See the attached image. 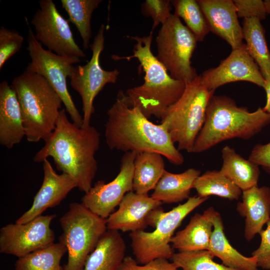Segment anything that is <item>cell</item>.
<instances>
[{
	"label": "cell",
	"instance_id": "ac0fdd59",
	"mask_svg": "<svg viewBox=\"0 0 270 270\" xmlns=\"http://www.w3.org/2000/svg\"><path fill=\"white\" fill-rule=\"evenodd\" d=\"M210 32L231 46L232 50L243 43L242 26L238 20L236 7L232 0H197Z\"/></svg>",
	"mask_w": 270,
	"mask_h": 270
},
{
	"label": "cell",
	"instance_id": "1f68e13d",
	"mask_svg": "<svg viewBox=\"0 0 270 270\" xmlns=\"http://www.w3.org/2000/svg\"><path fill=\"white\" fill-rule=\"evenodd\" d=\"M214 256L208 250L178 252L171 260L182 270H242L227 266L213 260Z\"/></svg>",
	"mask_w": 270,
	"mask_h": 270
},
{
	"label": "cell",
	"instance_id": "ba28073f",
	"mask_svg": "<svg viewBox=\"0 0 270 270\" xmlns=\"http://www.w3.org/2000/svg\"><path fill=\"white\" fill-rule=\"evenodd\" d=\"M208 198L198 196L190 197L184 204L164 212L154 230L130 232L131 247L138 263L144 264L158 258L171 259L174 252L170 244L176 229L190 212Z\"/></svg>",
	"mask_w": 270,
	"mask_h": 270
},
{
	"label": "cell",
	"instance_id": "d6986e66",
	"mask_svg": "<svg viewBox=\"0 0 270 270\" xmlns=\"http://www.w3.org/2000/svg\"><path fill=\"white\" fill-rule=\"evenodd\" d=\"M20 106L16 94L6 80L0 84V144L8 149L25 136Z\"/></svg>",
	"mask_w": 270,
	"mask_h": 270
},
{
	"label": "cell",
	"instance_id": "603a6c76",
	"mask_svg": "<svg viewBox=\"0 0 270 270\" xmlns=\"http://www.w3.org/2000/svg\"><path fill=\"white\" fill-rule=\"evenodd\" d=\"M200 174V170L194 168H190L180 174L165 170L150 196L162 204H168L188 200Z\"/></svg>",
	"mask_w": 270,
	"mask_h": 270
},
{
	"label": "cell",
	"instance_id": "ffe728a7",
	"mask_svg": "<svg viewBox=\"0 0 270 270\" xmlns=\"http://www.w3.org/2000/svg\"><path fill=\"white\" fill-rule=\"evenodd\" d=\"M242 196L236 210L245 218L244 236L250 241L270 220V188L255 186L242 191Z\"/></svg>",
	"mask_w": 270,
	"mask_h": 270
},
{
	"label": "cell",
	"instance_id": "e575fe53",
	"mask_svg": "<svg viewBox=\"0 0 270 270\" xmlns=\"http://www.w3.org/2000/svg\"><path fill=\"white\" fill-rule=\"evenodd\" d=\"M118 270H178V268L166 258H156L140 265L136 259L128 256H125Z\"/></svg>",
	"mask_w": 270,
	"mask_h": 270
},
{
	"label": "cell",
	"instance_id": "4316f807",
	"mask_svg": "<svg viewBox=\"0 0 270 270\" xmlns=\"http://www.w3.org/2000/svg\"><path fill=\"white\" fill-rule=\"evenodd\" d=\"M242 30L247 51L258 64L264 79H270V51L260 20L256 18L244 19Z\"/></svg>",
	"mask_w": 270,
	"mask_h": 270
},
{
	"label": "cell",
	"instance_id": "5bb4252c",
	"mask_svg": "<svg viewBox=\"0 0 270 270\" xmlns=\"http://www.w3.org/2000/svg\"><path fill=\"white\" fill-rule=\"evenodd\" d=\"M136 152H125L120 172L111 182H96L82 198V204L92 212L106 219L128 192L133 191L134 162Z\"/></svg>",
	"mask_w": 270,
	"mask_h": 270
},
{
	"label": "cell",
	"instance_id": "d4e9b609",
	"mask_svg": "<svg viewBox=\"0 0 270 270\" xmlns=\"http://www.w3.org/2000/svg\"><path fill=\"white\" fill-rule=\"evenodd\" d=\"M222 164L220 170L242 192L258 186L259 166L242 157L229 146L222 150Z\"/></svg>",
	"mask_w": 270,
	"mask_h": 270
},
{
	"label": "cell",
	"instance_id": "836d02e7",
	"mask_svg": "<svg viewBox=\"0 0 270 270\" xmlns=\"http://www.w3.org/2000/svg\"><path fill=\"white\" fill-rule=\"evenodd\" d=\"M172 4L170 0H146L141 4V12L153 21L152 31L160 24H164L172 14Z\"/></svg>",
	"mask_w": 270,
	"mask_h": 270
},
{
	"label": "cell",
	"instance_id": "cb8c5ba5",
	"mask_svg": "<svg viewBox=\"0 0 270 270\" xmlns=\"http://www.w3.org/2000/svg\"><path fill=\"white\" fill-rule=\"evenodd\" d=\"M212 220L214 225L208 250L220 258L224 265L242 270H258L254 257H246L232 246L226 236L220 214L214 210Z\"/></svg>",
	"mask_w": 270,
	"mask_h": 270
},
{
	"label": "cell",
	"instance_id": "60d3db41",
	"mask_svg": "<svg viewBox=\"0 0 270 270\" xmlns=\"http://www.w3.org/2000/svg\"><path fill=\"white\" fill-rule=\"evenodd\" d=\"M56 270H64L63 267L60 266L58 267V268Z\"/></svg>",
	"mask_w": 270,
	"mask_h": 270
},
{
	"label": "cell",
	"instance_id": "83f0119b",
	"mask_svg": "<svg viewBox=\"0 0 270 270\" xmlns=\"http://www.w3.org/2000/svg\"><path fill=\"white\" fill-rule=\"evenodd\" d=\"M201 198L216 196L229 200H237L242 194V190L236 186L220 170H208L200 174L194 186Z\"/></svg>",
	"mask_w": 270,
	"mask_h": 270
},
{
	"label": "cell",
	"instance_id": "3957f363",
	"mask_svg": "<svg viewBox=\"0 0 270 270\" xmlns=\"http://www.w3.org/2000/svg\"><path fill=\"white\" fill-rule=\"evenodd\" d=\"M153 32L144 36H128L135 40L133 54L127 56L114 55V60H138L144 72V82L140 86L120 90L117 97L129 107L138 108L148 118L154 116L161 119L168 108L183 94L186 83L172 78L151 50Z\"/></svg>",
	"mask_w": 270,
	"mask_h": 270
},
{
	"label": "cell",
	"instance_id": "f546056e",
	"mask_svg": "<svg viewBox=\"0 0 270 270\" xmlns=\"http://www.w3.org/2000/svg\"><path fill=\"white\" fill-rule=\"evenodd\" d=\"M67 252L60 242L52 243L43 248L18 258L16 270H56L61 259Z\"/></svg>",
	"mask_w": 270,
	"mask_h": 270
},
{
	"label": "cell",
	"instance_id": "9c48e42d",
	"mask_svg": "<svg viewBox=\"0 0 270 270\" xmlns=\"http://www.w3.org/2000/svg\"><path fill=\"white\" fill-rule=\"evenodd\" d=\"M156 41V57L172 78L186 84L198 76L191 62L198 41L180 18L172 14L162 25Z\"/></svg>",
	"mask_w": 270,
	"mask_h": 270
},
{
	"label": "cell",
	"instance_id": "e0dca14e",
	"mask_svg": "<svg viewBox=\"0 0 270 270\" xmlns=\"http://www.w3.org/2000/svg\"><path fill=\"white\" fill-rule=\"evenodd\" d=\"M42 164V186L34 198L32 206L16 220V224L26 223L42 215L48 208L58 206L72 189L78 188L71 176L65 173L57 174L48 159Z\"/></svg>",
	"mask_w": 270,
	"mask_h": 270
},
{
	"label": "cell",
	"instance_id": "8d00e7d4",
	"mask_svg": "<svg viewBox=\"0 0 270 270\" xmlns=\"http://www.w3.org/2000/svg\"><path fill=\"white\" fill-rule=\"evenodd\" d=\"M266 224V228L258 234L261 238L260 246L252 252V256L256 259L258 268L270 270V220Z\"/></svg>",
	"mask_w": 270,
	"mask_h": 270
},
{
	"label": "cell",
	"instance_id": "52a82bcc",
	"mask_svg": "<svg viewBox=\"0 0 270 270\" xmlns=\"http://www.w3.org/2000/svg\"><path fill=\"white\" fill-rule=\"evenodd\" d=\"M62 233L59 242L66 248L68 259L64 270H83L90 254L108 230L106 219L98 216L82 203L72 202L60 218Z\"/></svg>",
	"mask_w": 270,
	"mask_h": 270
},
{
	"label": "cell",
	"instance_id": "7a4b0ae2",
	"mask_svg": "<svg viewBox=\"0 0 270 270\" xmlns=\"http://www.w3.org/2000/svg\"><path fill=\"white\" fill-rule=\"evenodd\" d=\"M107 115L104 136L111 150L156 152L174 164L184 163L182 154L164 126L152 123L138 108L129 107L117 97Z\"/></svg>",
	"mask_w": 270,
	"mask_h": 270
},
{
	"label": "cell",
	"instance_id": "6da1fadb",
	"mask_svg": "<svg viewBox=\"0 0 270 270\" xmlns=\"http://www.w3.org/2000/svg\"><path fill=\"white\" fill-rule=\"evenodd\" d=\"M100 136L93 126L79 127L70 122L62 108L55 129L44 140V145L36 153L34 161L42 162L52 158L56 169L71 176L79 190L86 193L92 187L98 170L95 155Z\"/></svg>",
	"mask_w": 270,
	"mask_h": 270
},
{
	"label": "cell",
	"instance_id": "d590c367",
	"mask_svg": "<svg viewBox=\"0 0 270 270\" xmlns=\"http://www.w3.org/2000/svg\"><path fill=\"white\" fill-rule=\"evenodd\" d=\"M238 18H256L260 20L266 18V12L264 2L261 0H234Z\"/></svg>",
	"mask_w": 270,
	"mask_h": 270
},
{
	"label": "cell",
	"instance_id": "8992f818",
	"mask_svg": "<svg viewBox=\"0 0 270 270\" xmlns=\"http://www.w3.org/2000/svg\"><path fill=\"white\" fill-rule=\"evenodd\" d=\"M214 92L202 83L198 76L186 84L181 97L164 113L160 124L166 129L180 151L192 152L196 138L204 122L208 104Z\"/></svg>",
	"mask_w": 270,
	"mask_h": 270
},
{
	"label": "cell",
	"instance_id": "d6a6232c",
	"mask_svg": "<svg viewBox=\"0 0 270 270\" xmlns=\"http://www.w3.org/2000/svg\"><path fill=\"white\" fill-rule=\"evenodd\" d=\"M24 38L15 30L4 26L0 28V69L22 46Z\"/></svg>",
	"mask_w": 270,
	"mask_h": 270
},
{
	"label": "cell",
	"instance_id": "277c9868",
	"mask_svg": "<svg viewBox=\"0 0 270 270\" xmlns=\"http://www.w3.org/2000/svg\"><path fill=\"white\" fill-rule=\"evenodd\" d=\"M269 124L270 114L262 108L250 112L229 97L214 94L208 104L204 122L192 152H205L230 139L250 140Z\"/></svg>",
	"mask_w": 270,
	"mask_h": 270
},
{
	"label": "cell",
	"instance_id": "f1b7e54d",
	"mask_svg": "<svg viewBox=\"0 0 270 270\" xmlns=\"http://www.w3.org/2000/svg\"><path fill=\"white\" fill-rule=\"evenodd\" d=\"M102 2V0H60L62 6L68 16V20L76 26L80 34L85 50L90 46L92 13Z\"/></svg>",
	"mask_w": 270,
	"mask_h": 270
},
{
	"label": "cell",
	"instance_id": "5b68a950",
	"mask_svg": "<svg viewBox=\"0 0 270 270\" xmlns=\"http://www.w3.org/2000/svg\"><path fill=\"white\" fill-rule=\"evenodd\" d=\"M11 86L20 103L27 140H44L56 128L60 98L44 76L26 70L14 77Z\"/></svg>",
	"mask_w": 270,
	"mask_h": 270
},
{
	"label": "cell",
	"instance_id": "2e32d148",
	"mask_svg": "<svg viewBox=\"0 0 270 270\" xmlns=\"http://www.w3.org/2000/svg\"><path fill=\"white\" fill-rule=\"evenodd\" d=\"M202 83L214 90L226 84L245 81L263 87L265 80L259 67L247 51L245 44L232 50L230 54L214 68L205 70L200 76Z\"/></svg>",
	"mask_w": 270,
	"mask_h": 270
},
{
	"label": "cell",
	"instance_id": "44dd1931",
	"mask_svg": "<svg viewBox=\"0 0 270 270\" xmlns=\"http://www.w3.org/2000/svg\"><path fill=\"white\" fill-rule=\"evenodd\" d=\"M214 210L210 207L203 214L192 216L188 224L172 238V248L178 252L208 250L214 228L212 218Z\"/></svg>",
	"mask_w": 270,
	"mask_h": 270
},
{
	"label": "cell",
	"instance_id": "7c38bea8",
	"mask_svg": "<svg viewBox=\"0 0 270 270\" xmlns=\"http://www.w3.org/2000/svg\"><path fill=\"white\" fill-rule=\"evenodd\" d=\"M30 23L36 40L48 50L62 56L84 58L85 53L76 43L68 21L59 12L52 0H40Z\"/></svg>",
	"mask_w": 270,
	"mask_h": 270
},
{
	"label": "cell",
	"instance_id": "f35d334b",
	"mask_svg": "<svg viewBox=\"0 0 270 270\" xmlns=\"http://www.w3.org/2000/svg\"><path fill=\"white\" fill-rule=\"evenodd\" d=\"M266 94V102L263 110L266 112L270 114V79L265 80L264 84L262 87Z\"/></svg>",
	"mask_w": 270,
	"mask_h": 270
},
{
	"label": "cell",
	"instance_id": "484cf974",
	"mask_svg": "<svg viewBox=\"0 0 270 270\" xmlns=\"http://www.w3.org/2000/svg\"><path fill=\"white\" fill-rule=\"evenodd\" d=\"M165 170L162 154L156 152L138 153L134 162L133 191L148 194L154 190Z\"/></svg>",
	"mask_w": 270,
	"mask_h": 270
},
{
	"label": "cell",
	"instance_id": "8fae6325",
	"mask_svg": "<svg viewBox=\"0 0 270 270\" xmlns=\"http://www.w3.org/2000/svg\"><path fill=\"white\" fill-rule=\"evenodd\" d=\"M105 26L102 24L90 45L92 51L90 60L84 65L74 66L68 78L72 88L80 96L82 101L83 123L82 127L90 126V120L95 109L94 102L96 96L108 84H114L120 72L104 70L100 58L104 49Z\"/></svg>",
	"mask_w": 270,
	"mask_h": 270
},
{
	"label": "cell",
	"instance_id": "9a60e30c",
	"mask_svg": "<svg viewBox=\"0 0 270 270\" xmlns=\"http://www.w3.org/2000/svg\"><path fill=\"white\" fill-rule=\"evenodd\" d=\"M162 203L148 194L131 191L123 198L118 209L106 218L108 230L130 232L155 226L164 212Z\"/></svg>",
	"mask_w": 270,
	"mask_h": 270
},
{
	"label": "cell",
	"instance_id": "30bf717a",
	"mask_svg": "<svg viewBox=\"0 0 270 270\" xmlns=\"http://www.w3.org/2000/svg\"><path fill=\"white\" fill-rule=\"evenodd\" d=\"M26 20L28 28L27 50L31 61L26 70L39 74L48 80L60 98L72 122L82 127V116L68 92L66 81L74 66V64L80 62V59L60 56L44 49L36 40Z\"/></svg>",
	"mask_w": 270,
	"mask_h": 270
},
{
	"label": "cell",
	"instance_id": "74e56055",
	"mask_svg": "<svg viewBox=\"0 0 270 270\" xmlns=\"http://www.w3.org/2000/svg\"><path fill=\"white\" fill-rule=\"evenodd\" d=\"M248 159L270 174V142L265 144H256Z\"/></svg>",
	"mask_w": 270,
	"mask_h": 270
},
{
	"label": "cell",
	"instance_id": "4fadbf2b",
	"mask_svg": "<svg viewBox=\"0 0 270 270\" xmlns=\"http://www.w3.org/2000/svg\"><path fill=\"white\" fill-rule=\"evenodd\" d=\"M55 214L40 215L24 224H9L0 230V252L18 258L43 248L55 240L50 228Z\"/></svg>",
	"mask_w": 270,
	"mask_h": 270
},
{
	"label": "cell",
	"instance_id": "7402d4cb",
	"mask_svg": "<svg viewBox=\"0 0 270 270\" xmlns=\"http://www.w3.org/2000/svg\"><path fill=\"white\" fill-rule=\"evenodd\" d=\"M126 248L119 231L108 229L88 256L83 270H118L125 258Z\"/></svg>",
	"mask_w": 270,
	"mask_h": 270
},
{
	"label": "cell",
	"instance_id": "ab89813d",
	"mask_svg": "<svg viewBox=\"0 0 270 270\" xmlns=\"http://www.w3.org/2000/svg\"><path fill=\"white\" fill-rule=\"evenodd\" d=\"M266 12L267 14L270 15V0H266L264 1Z\"/></svg>",
	"mask_w": 270,
	"mask_h": 270
},
{
	"label": "cell",
	"instance_id": "4dcf8cb0",
	"mask_svg": "<svg viewBox=\"0 0 270 270\" xmlns=\"http://www.w3.org/2000/svg\"><path fill=\"white\" fill-rule=\"evenodd\" d=\"M174 14L182 18L198 42H202L210 30L203 12L195 0H172Z\"/></svg>",
	"mask_w": 270,
	"mask_h": 270
}]
</instances>
